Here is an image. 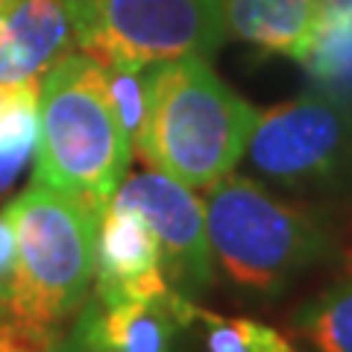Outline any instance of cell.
I'll use <instances>...</instances> for the list:
<instances>
[{
    "instance_id": "cell-16",
    "label": "cell",
    "mask_w": 352,
    "mask_h": 352,
    "mask_svg": "<svg viewBox=\"0 0 352 352\" xmlns=\"http://www.w3.org/2000/svg\"><path fill=\"white\" fill-rule=\"evenodd\" d=\"M62 326H41L9 314L0 320V352H62Z\"/></svg>"
},
{
    "instance_id": "cell-21",
    "label": "cell",
    "mask_w": 352,
    "mask_h": 352,
    "mask_svg": "<svg viewBox=\"0 0 352 352\" xmlns=\"http://www.w3.org/2000/svg\"><path fill=\"white\" fill-rule=\"evenodd\" d=\"M62 352H76V349L71 346V340H68V332H65V346H62Z\"/></svg>"
},
{
    "instance_id": "cell-13",
    "label": "cell",
    "mask_w": 352,
    "mask_h": 352,
    "mask_svg": "<svg viewBox=\"0 0 352 352\" xmlns=\"http://www.w3.org/2000/svg\"><path fill=\"white\" fill-rule=\"evenodd\" d=\"M191 326L203 329L206 352H300L288 335L250 317H223L197 302Z\"/></svg>"
},
{
    "instance_id": "cell-6",
    "label": "cell",
    "mask_w": 352,
    "mask_h": 352,
    "mask_svg": "<svg viewBox=\"0 0 352 352\" xmlns=\"http://www.w3.org/2000/svg\"><path fill=\"white\" fill-rule=\"evenodd\" d=\"M247 159L270 185L302 200L352 197V106L314 88L267 109Z\"/></svg>"
},
{
    "instance_id": "cell-17",
    "label": "cell",
    "mask_w": 352,
    "mask_h": 352,
    "mask_svg": "<svg viewBox=\"0 0 352 352\" xmlns=\"http://www.w3.org/2000/svg\"><path fill=\"white\" fill-rule=\"evenodd\" d=\"M15 291V223L9 206L0 208V320L12 314Z\"/></svg>"
},
{
    "instance_id": "cell-15",
    "label": "cell",
    "mask_w": 352,
    "mask_h": 352,
    "mask_svg": "<svg viewBox=\"0 0 352 352\" xmlns=\"http://www.w3.org/2000/svg\"><path fill=\"white\" fill-rule=\"evenodd\" d=\"M106 88L112 109L135 156L141 129L147 120V68H106Z\"/></svg>"
},
{
    "instance_id": "cell-10",
    "label": "cell",
    "mask_w": 352,
    "mask_h": 352,
    "mask_svg": "<svg viewBox=\"0 0 352 352\" xmlns=\"http://www.w3.org/2000/svg\"><path fill=\"white\" fill-rule=\"evenodd\" d=\"M226 36L264 53L311 62L338 18V0H226Z\"/></svg>"
},
{
    "instance_id": "cell-19",
    "label": "cell",
    "mask_w": 352,
    "mask_h": 352,
    "mask_svg": "<svg viewBox=\"0 0 352 352\" xmlns=\"http://www.w3.org/2000/svg\"><path fill=\"white\" fill-rule=\"evenodd\" d=\"M3 36H6V12H0V44H3Z\"/></svg>"
},
{
    "instance_id": "cell-12",
    "label": "cell",
    "mask_w": 352,
    "mask_h": 352,
    "mask_svg": "<svg viewBox=\"0 0 352 352\" xmlns=\"http://www.w3.org/2000/svg\"><path fill=\"white\" fill-rule=\"evenodd\" d=\"M291 326L314 352H352V264L340 279L296 308Z\"/></svg>"
},
{
    "instance_id": "cell-1",
    "label": "cell",
    "mask_w": 352,
    "mask_h": 352,
    "mask_svg": "<svg viewBox=\"0 0 352 352\" xmlns=\"http://www.w3.org/2000/svg\"><path fill=\"white\" fill-rule=\"evenodd\" d=\"M258 109L226 85L206 56L147 68V120L135 156L188 188L208 191L247 156Z\"/></svg>"
},
{
    "instance_id": "cell-7",
    "label": "cell",
    "mask_w": 352,
    "mask_h": 352,
    "mask_svg": "<svg viewBox=\"0 0 352 352\" xmlns=\"http://www.w3.org/2000/svg\"><path fill=\"white\" fill-rule=\"evenodd\" d=\"M112 203L144 217L156 235L162 270L179 294L197 300L217 279L206 226V203L185 182L162 170L126 173Z\"/></svg>"
},
{
    "instance_id": "cell-4",
    "label": "cell",
    "mask_w": 352,
    "mask_h": 352,
    "mask_svg": "<svg viewBox=\"0 0 352 352\" xmlns=\"http://www.w3.org/2000/svg\"><path fill=\"white\" fill-rule=\"evenodd\" d=\"M6 206L15 223L12 314L62 326L94 288L100 212L36 179Z\"/></svg>"
},
{
    "instance_id": "cell-14",
    "label": "cell",
    "mask_w": 352,
    "mask_h": 352,
    "mask_svg": "<svg viewBox=\"0 0 352 352\" xmlns=\"http://www.w3.org/2000/svg\"><path fill=\"white\" fill-rule=\"evenodd\" d=\"M38 135V97L24 100L0 118V197H3L18 176L24 173L27 162L36 153Z\"/></svg>"
},
{
    "instance_id": "cell-5",
    "label": "cell",
    "mask_w": 352,
    "mask_h": 352,
    "mask_svg": "<svg viewBox=\"0 0 352 352\" xmlns=\"http://www.w3.org/2000/svg\"><path fill=\"white\" fill-rule=\"evenodd\" d=\"M226 0H65L76 50L103 68H150L223 47Z\"/></svg>"
},
{
    "instance_id": "cell-11",
    "label": "cell",
    "mask_w": 352,
    "mask_h": 352,
    "mask_svg": "<svg viewBox=\"0 0 352 352\" xmlns=\"http://www.w3.org/2000/svg\"><path fill=\"white\" fill-rule=\"evenodd\" d=\"M74 47L65 0H18L6 12V36L0 44V82L41 80V74Z\"/></svg>"
},
{
    "instance_id": "cell-2",
    "label": "cell",
    "mask_w": 352,
    "mask_h": 352,
    "mask_svg": "<svg viewBox=\"0 0 352 352\" xmlns=\"http://www.w3.org/2000/svg\"><path fill=\"white\" fill-rule=\"evenodd\" d=\"M203 203L217 276L250 302L279 300L308 270L340 258V244L323 217L279 200L250 176L229 173Z\"/></svg>"
},
{
    "instance_id": "cell-9",
    "label": "cell",
    "mask_w": 352,
    "mask_h": 352,
    "mask_svg": "<svg viewBox=\"0 0 352 352\" xmlns=\"http://www.w3.org/2000/svg\"><path fill=\"white\" fill-rule=\"evenodd\" d=\"M197 300L103 305L94 294L76 308L68 340L76 352H173L176 335L194 320Z\"/></svg>"
},
{
    "instance_id": "cell-3",
    "label": "cell",
    "mask_w": 352,
    "mask_h": 352,
    "mask_svg": "<svg viewBox=\"0 0 352 352\" xmlns=\"http://www.w3.org/2000/svg\"><path fill=\"white\" fill-rule=\"evenodd\" d=\"M32 179L103 208L129 173L132 147L112 109L106 68L65 53L41 74Z\"/></svg>"
},
{
    "instance_id": "cell-8",
    "label": "cell",
    "mask_w": 352,
    "mask_h": 352,
    "mask_svg": "<svg viewBox=\"0 0 352 352\" xmlns=\"http://www.w3.org/2000/svg\"><path fill=\"white\" fill-rule=\"evenodd\" d=\"M103 305L118 302H179V294L162 270L156 235L144 217L126 206L109 203L97 220L94 291Z\"/></svg>"
},
{
    "instance_id": "cell-18",
    "label": "cell",
    "mask_w": 352,
    "mask_h": 352,
    "mask_svg": "<svg viewBox=\"0 0 352 352\" xmlns=\"http://www.w3.org/2000/svg\"><path fill=\"white\" fill-rule=\"evenodd\" d=\"M41 80H30V82H0V118H3L9 109H15L24 100H36L38 97Z\"/></svg>"
},
{
    "instance_id": "cell-20",
    "label": "cell",
    "mask_w": 352,
    "mask_h": 352,
    "mask_svg": "<svg viewBox=\"0 0 352 352\" xmlns=\"http://www.w3.org/2000/svg\"><path fill=\"white\" fill-rule=\"evenodd\" d=\"M15 3H18V0H0V12H9Z\"/></svg>"
}]
</instances>
